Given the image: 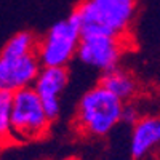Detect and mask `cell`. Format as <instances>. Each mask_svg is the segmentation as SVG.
Listing matches in <instances>:
<instances>
[{
	"label": "cell",
	"mask_w": 160,
	"mask_h": 160,
	"mask_svg": "<svg viewBox=\"0 0 160 160\" xmlns=\"http://www.w3.org/2000/svg\"><path fill=\"white\" fill-rule=\"evenodd\" d=\"M125 37L102 32L82 34L77 50V59L87 68L101 74L118 68L125 55Z\"/></svg>",
	"instance_id": "cell-5"
},
{
	"label": "cell",
	"mask_w": 160,
	"mask_h": 160,
	"mask_svg": "<svg viewBox=\"0 0 160 160\" xmlns=\"http://www.w3.org/2000/svg\"><path fill=\"white\" fill-rule=\"evenodd\" d=\"M160 148V115H144L131 127L130 155L144 160Z\"/></svg>",
	"instance_id": "cell-8"
},
{
	"label": "cell",
	"mask_w": 160,
	"mask_h": 160,
	"mask_svg": "<svg viewBox=\"0 0 160 160\" xmlns=\"http://www.w3.org/2000/svg\"><path fill=\"white\" fill-rule=\"evenodd\" d=\"M123 101L118 99L102 85L88 88L80 96L74 122L78 131L91 138H102L122 123Z\"/></svg>",
	"instance_id": "cell-2"
},
{
	"label": "cell",
	"mask_w": 160,
	"mask_h": 160,
	"mask_svg": "<svg viewBox=\"0 0 160 160\" xmlns=\"http://www.w3.org/2000/svg\"><path fill=\"white\" fill-rule=\"evenodd\" d=\"M139 118H141V114H139L138 106H135L131 101L125 102L123 104V111H122V123H127V125L133 127Z\"/></svg>",
	"instance_id": "cell-12"
},
{
	"label": "cell",
	"mask_w": 160,
	"mask_h": 160,
	"mask_svg": "<svg viewBox=\"0 0 160 160\" xmlns=\"http://www.w3.org/2000/svg\"><path fill=\"white\" fill-rule=\"evenodd\" d=\"M42 68L37 53L13 58L0 56V90L18 91L32 87Z\"/></svg>",
	"instance_id": "cell-6"
},
{
	"label": "cell",
	"mask_w": 160,
	"mask_h": 160,
	"mask_svg": "<svg viewBox=\"0 0 160 160\" xmlns=\"http://www.w3.org/2000/svg\"><path fill=\"white\" fill-rule=\"evenodd\" d=\"M11 102L13 91L0 90V133H2L3 144L10 139L11 135Z\"/></svg>",
	"instance_id": "cell-11"
},
{
	"label": "cell",
	"mask_w": 160,
	"mask_h": 160,
	"mask_svg": "<svg viewBox=\"0 0 160 160\" xmlns=\"http://www.w3.org/2000/svg\"><path fill=\"white\" fill-rule=\"evenodd\" d=\"M99 85H102L106 90H109L112 95H115L118 99H122L123 102L131 101L133 98L136 96V93L139 90L138 80L136 77L133 75L130 71L118 68L104 72L99 77Z\"/></svg>",
	"instance_id": "cell-9"
},
{
	"label": "cell",
	"mask_w": 160,
	"mask_h": 160,
	"mask_svg": "<svg viewBox=\"0 0 160 160\" xmlns=\"http://www.w3.org/2000/svg\"><path fill=\"white\" fill-rule=\"evenodd\" d=\"M38 48V38L31 31H19L13 34L5 45L2 47V55L0 56H22L29 55V53H37Z\"/></svg>",
	"instance_id": "cell-10"
},
{
	"label": "cell",
	"mask_w": 160,
	"mask_h": 160,
	"mask_svg": "<svg viewBox=\"0 0 160 160\" xmlns=\"http://www.w3.org/2000/svg\"><path fill=\"white\" fill-rule=\"evenodd\" d=\"M69 85L68 68H42L32 88L38 95L50 120H56L61 114V98Z\"/></svg>",
	"instance_id": "cell-7"
},
{
	"label": "cell",
	"mask_w": 160,
	"mask_h": 160,
	"mask_svg": "<svg viewBox=\"0 0 160 160\" xmlns=\"http://www.w3.org/2000/svg\"><path fill=\"white\" fill-rule=\"evenodd\" d=\"M82 31L72 16L53 22L38 38L37 55L43 68H68L77 58Z\"/></svg>",
	"instance_id": "cell-4"
},
{
	"label": "cell",
	"mask_w": 160,
	"mask_h": 160,
	"mask_svg": "<svg viewBox=\"0 0 160 160\" xmlns=\"http://www.w3.org/2000/svg\"><path fill=\"white\" fill-rule=\"evenodd\" d=\"M51 120L32 87L13 91L10 141H34L48 131Z\"/></svg>",
	"instance_id": "cell-3"
},
{
	"label": "cell",
	"mask_w": 160,
	"mask_h": 160,
	"mask_svg": "<svg viewBox=\"0 0 160 160\" xmlns=\"http://www.w3.org/2000/svg\"><path fill=\"white\" fill-rule=\"evenodd\" d=\"M138 0H82L71 16L82 34L102 32L125 37L136 18Z\"/></svg>",
	"instance_id": "cell-1"
}]
</instances>
